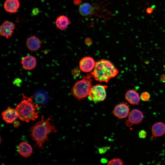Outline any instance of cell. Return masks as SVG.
<instances>
[{
  "label": "cell",
  "instance_id": "6da1fadb",
  "mask_svg": "<svg viewBox=\"0 0 165 165\" xmlns=\"http://www.w3.org/2000/svg\"><path fill=\"white\" fill-rule=\"evenodd\" d=\"M51 117L45 119L42 116L41 119L31 129L30 134L32 139L38 148H43L44 143L48 141V135L50 133H56L57 130L51 122Z\"/></svg>",
  "mask_w": 165,
  "mask_h": 165
},
{
  "label": "cell",
  "instance_id": "7a4b0ae2",
  "mask_svg": "<svg viewBox=\"0 0 165 165\" xmlns=\"http://www.w3.org/2000/svg\"><path fill=\"white\" fill-rule=\"evenodd\" d=\"M23 100L15 108L18 117L21 120L28 123L35 120L38 116V104H35L33 99L22 94Z\"/></svg>",
  "mask_w": 165,
  "mask_h": 165
},
{
  "label": "cell",
  "instance_id": "3957f363",
  "mask_svg": "<svg viewBox=\"0 0 165 165\" xmlns=\"http://www.w3.org/2000/svg\"><path fill=\"white\" fill-rule=\"evenodd\" d=\"M118 70L109 61L102 59L96 62L94 71L90 74L96 80L108 82L111 78L115 77Z\"/></svg>",
  "mask_w": 165,
  "mask_h": 165
},
{
  "label": "cell",
  "instance_id": "277c9868",
  "mask_svg": "<svg viewBox=\"0 0 165 165\" xmlns=\"http://www.w3.org/2000/svg\"><path fill=\"white\" fill-rule=\"evenodd\" d=\"M92 77L90 74H88L75 84L71 92L76 99L81 100L89 96L92 87Z\"/></svg>",
  "mask_w": 165,
  "mask_h": 165
},
{
  "label": "cell",
  "instance_id": "5b68a950",
  "mask_svg": "<svg viewBox=\"0 0 165 165\" xmlns=\"http://www.w3.org/2000/svg\"><path fill=\"white\" fill-rule=\"evenodd\" d=\"M107 86L98 84L92 87L89 94L90 100L95 102L104 100L106 97Z\"/></svg>",
  "mask_w": 165,
  "mask_h": 165
},
{
  "label": "cell",
  "instance_id": "8992f818",
  "mask_svg": "<svg viewBox=\"0 0 165 165\" xmlns=\"http://www.w3.org/2000/svg\"><path fill=\"white\" fill-rule=\"evenodd\" d=\"M128 119L125 124L126 126L129 127L133 124H137L141 123L144 118V115L142 112L138 109H133L129 113Z\"/></svg>",
  "mask_w": 165,
  "mask_h": 165
},
{
  "label": "cell",
  "instance_id": "52a82bcc",
  "mask_svg": "<svg viewBox=\"0 0 165 165\" xmlns=\"http://www.w3.org/2000/svg\"><path fill=\"white\" fill-rule=\"evenodd\" d=\"M129 111V107L127 104L125 103H122L115 106L112 113L119 119H123L128 116Z\"/></svg>",
  "mask_w": 165,
  "mask_h": 165
},
{
  "label": "cell",
  "instance_id": "ba28073f",
  "mask_svg": "<svg viewBox=\"0 0 165 165\" xmlns=\"http://www.w3.org/2000/svg\"><path fill=\"white\" fill-rule=\"evenodd\" d=\"M3 119L7 123L11 124L15 122L18 118L15 108L8 106L1 113Z\"/></svg>",
  "mask_w": 165,
  "mask_h": 165
},
{
  "label": "cell",
  "instance_id": "9c48e42d",
  "mask_svg": "<svg viewBox=\"0 0 165 165\" xmlns=\"http://www.w3.org/2000/svg\"><path fill=\"white\" fill-rule=\"evenodd\" d=\"M96 62L93 58L90 57H85L82 58L79 63L80 69L85 72H91L94 69Z\"/></svg>",
  "mask_w": 165,
  "mask_h": 165
},
{
  "label": "cell",
  "instance_id": "30bf717a",
  "mask_svg": "<svg viewBox=\"0 0 165 165\" xmlns=\"http://www.w3.org/2000/svg\"><path fill=\"white\" fill-rule=\"evenodd\" d=\"M15 28V25L13 22L6 20L0 26V35L8 38L12 36Z\"/></svg>",
  "mask_w": 165,
  "mask_h": 165
},
{
  "label": "cell",
  "instance_id": "8fae6325",
  "mask_svg": "<svg viewBox=\"0 0 165 165\" xmlns=\"http://www.w3.org/2000/svg\"><path fill=\"white\" fill-rule=\"evenodd\" d=\"M125 98L130 104L134 105H139L141 98L138 93L134 89L128 90L125 94Z\"/></svg>",
  "mask_w": 165,
  "mask_h": 165
},
{
  "label": "cell",
  "instance_id": "7c38bea8",
  "mask_svg": "<svg viewBox=\"0 0 165 165\" xmlns=\"http://www.w3.org/2000/svg\"><path fill=\"white\" fill-rule=\"evenodd\" d=\"M21 64L22 67L26 70H31L35 68L37 65L36 58L34 56L27 55L21 59Z\"/></svg>",
  "mask_w": 165,
  "mask_h": 165
},
{
  "label": "cell",
  "instance_id": "4fadbf2b",
  "mask_svg": "<svg viewBox=\"0 0 165 165\" xmlns=\"http://www.w3.org/2000/svg\"><path fill=\"white\" fill-rule=\"evenodd\" d=\"M26 45L28 48L31 51L38 50L41 46L40 40L35 36L28 37L26 41Z\"/></svg>",
  "mask_w": 165,
  "mask_h": 165
},
{
  "label": "cell",
  "instance_id": "5bb4252c",
  "mask_svg": "<svg viewBox=\"0 0 165 165\" xmlns=\"http://www.w3.org/2000/svg\"><path fill=\"white\" fill-rule=\"evenodd\" d=\"M151 131L152 137L156 138L162 136L165 134V124L162 122H158L152 126Z\"/></svg>",
  "mask_w": 165,
  "mask_h": 165
},
{
  "label": "cell",
  "instance_id": "9a60e30c",
  "mask_svg": "<svg viewBox=\"0 0 165 165\" xmlns=\"http://www.w3.org/2000/svg\"><path fill=\"white\" fill-rule=\"evenodd\" d=\"M18 153L23 157L28 158L32 153L33 149L31 146L25 142H21L18 147Z\"/></svg>",
  "mask_w": 165,
  "mask_h": 165
},
{
  "label": "cell",
  "instance_id": "2e32d148",
  "mask_svg": "<svg viewBox=\"0 0 165 165\" xmlns=\"http://www.w3.org/2000/svg\"><path fill=\"white\" fill-rule=\"evenodd\" d=\"M20 6L19 0H6L4 4V8L7 12L14 13L17 12Z\"/></svg>",
  "mask_w": 165,
  "mask_h": 165
},
{
  "label": "cell",
  "instance_id": "e0dca14e",
  "mask_svg": "<svg viewBox=\"0 0 165 165\" xmlns=\"http://www.w3.org/2000/svg\"><path fill=\"white\" fill-rule=\"evenodd\" d=\"M95 8L91 4L86 2L79 5V11L80 14L84 16H87L92 15L94 12Z\"/></svg>",
  "mask_w": 165,
  "mask_h": 165
},
{
  "label": "cell",
  "instance_id": "ac0fdd59",
  "mask_svg": "<svg viewBox=\"0 0 165 165\" xmlns=\"http://www.w3.org/2000/svg\"><path fill=\"white\" fill-rule=\"evenodd\" d=\"M71 23L69 18L66 16L61 15L58 16L55 21L57 27L61 30L66 29Z\"/></svg>",
  "mask_w": 165,
  "mask_h": 165
},
{
  "label": "cell",
  "instance_id": "d6986e66",
  "mask_svg": "<svg viewBox=\"0 0 165 165\" xmlns=\"http://www.w3.org/2000/svg\"><path fill=\"white\" fill-rule=\"evenodd\" d=\"M34 99L37 104L44 105L48 101V96L46 93L42 91L36 93L34 96Z\"/></svg>",
  "mask_w": 165,
  "mask_h": 165
},
{
  "label": "cell",
  "instance_id": "ffe728a7",
  "mask_svg": "<svg viewBox=\"0 0 165 165\" xmlns=\"http://www.w3.org/2000/svg\"><path fill=\"white\" fill-rule=\"evenodd\" d=\"M124 162L120 158H114L110 160L107 164L108 165H122Z\"/></svg>",
  "mask_w": 165,
  "mask_h": 165
},
{
  "label": "cell",
  "instance_id": "44dd1931",
  "mask_svg": "<svg viewBox=\"0 0 165 165\" xmlns=\"http://www.w3.org/2000/svg\"><path fill=\"white\" fill-rule=\"evenodd\" d=\"M150 95L148 92H142L140 96L141 99L143 101H148L150 99Z\"/></svg>",
  "mask_w": 165,
  "mask_h": 165
},
{
  "label": "cell",
  "instance_id": "7402d4cb",
  "mask_svg": "<svg viewBox=\"0 0 165 165\" xmlns=\"http://www.w3.org/2000/svg\"><path fill=\"white\" fill-rule=\"evenodd\" d=\"M138 137L140 138H145L147 136V132L146 131L142 130H141L138 134Z\"/></svg>",
  "mask_w": 165,
  "mask_h": 165
},
{
  "label": "cell",
  "instance_id": "603a6c76",
  "mask_svg": "<svg viewBox=\"0 0 165 165\" xmlns=\"http://www.w3.org/2000/svg\"><path fill=\"white\" fill-rule=\"evenodd\" d=\"M155 7V6L153 5L151 7L147 8L146 10V13L148 14L151 13L152 12L154 9Z\"/></svg>",
  "mask_w": 165,
  "mask_h": 165
},
{
  "label": "cell",
  "instance_id": "cb8c5ba5",
  "mask_svg": "<svg viewBox=\"0 0 165 165\" xmlns=\"http://www.w3.org/2000/svg\"><path fill=\"white\" fill-rule=\"evenodd\" d=\"M85 42V43L87 45H90L92 43V40L91 39L89 38H86Z\"/></svg>",
  "mask_w": 165,
  "mask_h": 165
},
{
  "label": "cell",
  "instance_id": "d4e9b609",
  "mask_svg": "<svg viewBox=\"0 0 165 165\" xmlns=\"http://www.w3.org/2000/svg\"><path fill=\"white\" fill-rule=\"evenodd\" d=\"M82 2V0H73V3L75 5H80Z\"/></svg>",
  "mask_w": 165,
  "mask_h": 165
},
{
  "label": "cell",
  "instance_id": "484cf974",
  "mask_svg": "<svg viewBox=\"0 0 165 165\" xmlns=\"http://www.w3.org/2000/svg\"><path fill=\"white\" fill-rule=\"evenodd\" d=\"M160 81L162 82H165V74L161 75L160 77Z\"/></svg>",
  "mask_w": 165,
  "mask_h": 165
},
{
  "label": "cell",
  "instance_id": "4316f807",
  "mask_svg": "<svg viewBox=\"0 0 165 165\" xmlns=\"http://www.w3.org/2000/svg\"><path fill=\"white\" fill-rule=\"evenodd\" d=\"M13 125L15 127H18L20 125V123L18 121H15L14 122Z\"/></svg>",
  "mask_w": 165,
  "mask_h": 165
},
{
  "label": "cell",
  "instance_id": "83f0119b",
  "mask_svg": "<svg viewBox=\"0 0 165 165\" xmlns=\"http://www.w3.org/2000/svg\"><path fill=\"white\" fill-rule=\"evenodd\" d=\"M38 10L37 9H35L33 10L32 13L34 15H36L38 13Z\"/></svg>",
  "mask_w": 165,
  "mask_h": 165
},
{
  "label": "cell",
  "instance_id": "f1b7e54d",
  "mask_svg": "<svg viewBox=\"0 0 165 165\" xmlns=\"http://www.w3.org/2000/svg\"><path fill=\"white\" fill-rule=\"evenodd\" d=\"M42 0V1H44V0Z\"/></svg>",
  "mask_w": 165,
  "mask_h": 165
}]
</instances>
